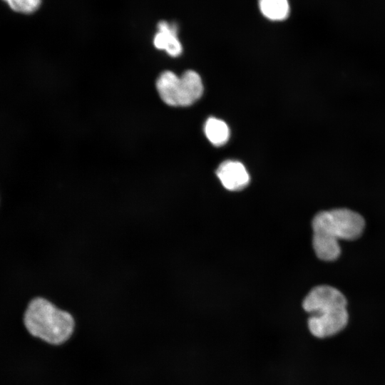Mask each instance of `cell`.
Listing matches in <instances>:
<instances>
[{
  "instance_id": "1",
  "label": "cell",
  "mask_w": 385,
  "mask_h": 385,
  "mask_svg": "<svg viewBox=\"0 0 385 385\" xmlns=\"http://www.w3.org/2000/svg\"><path fill=\"white\" fill-rule=\"evenodd\" d=\"M24 322L31 335L53 344L66 342L72 334L75 325L71 314L42 297L30 302Z\"/></svg>"
},
{
  "instance_id": "2",
  "label": "cell",
  "mask_w": 385,
  "mask_h": 385,
  "mask_svg": "<svg viewBox=\"0 0 385 385\" xmlns=\"http://www.w3.org/2000/svg\"><path fill=\"white\" fill-rule=\"evenodd\" d=\"M156 88L161 100L171 106H188L202 95L203 85L199 74L192 70L179 77L170 71L162 72L157 78Z\"/></svg>"
},
{
  "instance_id": "3",
  "label": "cell",
  "mask_w": 385,
  "mask_h": 385,
  "mask_svg": "<svg viewBox=\"0 0 385 385\" xmlns=\"http://www.w3.org/2000/svg\"><path fill=\"white\" fill-rule=\"evenodd\" d=\"M313 231L322 232L339 240H352L363 232L365 222L357 212L346 208L318 212L312 220Z\"/></svg>"
},
{
  "instance_id": "4",
  "label": "cell",
  "mask_w": 385,
  "mask_h": 385,
  "mask_svg": "<svg viewBox=\"0 0 385 385\" xmlns=\"http://www.w3.org/2000/svg\"><path fill=\"white\" fill-rule=\"evenodd\" d=\"M346 307H330L312 314L307 321L311 334L317 338H326L343 329L348 322Z\"/></svg>"
},
{
  "instance_id": "5",
  "label": "cell",
  "mask_w": 385,
  "mask_h": 385,
  "mask_svg": "<svg viewBox=\"0 0 385 385\" xmlns=\"http://www.w3.org/2000/svg\"><path fill=\"white\" fill-rule=\"evenodd\" d=\"M330 307H346V299L340 291L328 285L313 288L302 302L303 309L309 314Z\"/></svg>"
},
{
  "instance_id": "6",
  "label": "cell",
  "mask_w": 385,
  "mask_h": 385,
  "mask_svg": "<svg viewBox=\"0 0 385 385\" xmlns=\"http://www.w3.org/2000/svg\"><path fill=\"white\" fill-rule=\"evenodd\" d=\"M222 185L228 190L237 191L245 188L250 182L249 173L242 163L228 160L222 162L216 170Z\"/></svg>"
},
{
  "instance_id": "7",
  "label": "cell",
  "mask_w": 385,
  "mask_h": 385,
  "mask_svg": "<svg viewBox=\"0 0 385 385\" xmlns=\"http://www.w3.org/2000/svg\"><path fill=\"white\" fill-rule=\"evenodd\" d=\"M155 47L164 50L170 56L177 57L183 51V47L178 38V26L175 23L161 21L158 24V31L154 38Z\"/></svg>"
},
{
  "instance_id": "8",
  "label": "cell",
  "mask_w": 385,
  "mask_h": 385,
  "mask_svg": "<svg viewBox=\"0 0 385 385\" xmlns=\"http://www.w3.org/2000/svg\"><path fill=\"white\" fill-rule=\"evenodd\" d=\"M312 245L320 260L333 261L340 255L341 250L338 240L326 233L313 231Z\"/></svg>"
},
{
  "instance_id": "9",
  "label": "cell",
  "mask_w": 385,
  "mask_h": 385,
  "mask_svg": "<svg viewBox=\"0 0 385 385\" xmlns=\"http://www.w3.org/2000/svg\"><path fill=\"white\" fill-rule=\"evenodd\" d=\"M204 131L209 141L216 146L225 144L230 137V130L226 123L214 117L206 120Z\"/></svg>"
},
{
  "instance_id": "10",
  "label": "cell",
  "mask_w": 385,
  "mask_h": 385,
  "mask_svg": "<svg viewBox=\"0 0 385 385\" xmlns=\"http://www.w3.org/2000/svg\"><path fill=\"white\" fill-rule=\"evenodd\" d=\"M259 6L262 14L272 21L284 20L289 15L287 0H259Z\"/></svg>"
},
{
  "instance_id": "11",
  "label": "cell",
  "mask_w": 385,
  "mask_h": 385,
  "mask_svg": "<svg viewBox=\"0 0 385 385\" xmlns=\"http://www.w3.org/2000/svg\"><path fill=\"white\" fill-rule=\"evenodd\" d=\"M14 11L29 14L35 12L40 6L41 0H3Z\"/></svg>"
}]
</instances>
